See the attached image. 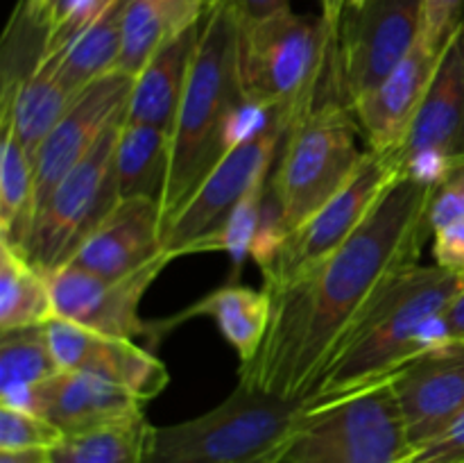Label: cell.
<instances>
[{
	"instance_id": "11",
	"label": "cell",
	"mask_w": 464,
	"mask_h": 463,
	"mask_svg": "<svg viewBox=\"0 0 464 463\" xmlns=\"http://www.w3.org/2000/svg\"><path fill=\"white\" fill-rule=\"evenodd\" d=\"M424 0H365L343 14L338 32V94L353 100L388 77L421 39Z\"/></svg>"
},
{
	"instance_id": "39",
	"label": "cell",
	"mask_w": 464,
	"mask_h": 463,
	"mask_svg": "<svg viewBox=\"0 0 464 463\" xmlns=\"http://www.w3.org/2000/svg\"><path fill=\"white\" fill-rule=\"evenodd\" d=\"M320 7L324 23L329 25V30L338 36L340 23H343L344 14V0H320Z\"/></svg>"
},
{
	"instance_id": "34",
	"label": "cell",
	"mask_w": 464,
	"mask_h": 463,
	"mask_svg": "<svg viewBox=\"0 0 464 463\" xmlns=\"http://www.w3.org/2000/svg\"><path fill=\"white\" fill-rule=\"evenodd\" d=\"M433 259L440 268L464 272V221L451 222L435 232Z\"/></svg>"
},
{
	"instance_id": "25",
	"label": "cell",
	"mask_w": 464,
	"mask_h": 463,
	"mask_svg": "<svg viewBox=\"0 0 464 463\" xmlns=\"http://www.w3.org/2000/svg\"><path fill=\"white\" fill-rule=\"evenodd\" d=\"M54 318L48 275L0 241V331L45 325Z\"/></svg>"
},
{
	"instance_id": "31",
	"label": "cell",
	"mask_w": 464,
	"mask_h": 463,
	"mask_svg": "<svg viewBox=\"0 0 464 463\" xmlns=\"http://www.w3.org/2000/svg\"><path fill=\"white\" fill-rule=\"evenodd\" d=\"M458 221H464V163L449 171L438 184H433L426 207V227L430 236Z\"/></svg>"
},
{
	"instance_id": "35",
	"label": "cell",
	"mask_w": 464,
	"mask_h": 463,
	"mask_svg": "<svg viewBox=\"0 0 464 463\" xmlns=\"http://www.w3.org/2000/svg\"><path fill=\"white\" fill-rule=\"evenodd\" d=\"M150 3L166 18L172 34H179L202 21L211 0H150Z\"/></svg>"
},
{
	"instance_id": "18",
	"label": "cell",
	"mask_w": 464,
	"mask_h": 463,
	"mask_svg": "<svg viewBox=\"0 0 464 463\" xmlns=\"http://www.w3.org/2000/svg\"><path fill=\"white\" fill-rule=\"evenodd\" d=\"M438 57L440 53L420 39L388 77L353 100L352 112L367 148L392 157L397 154L424 100Z\"/></svg>"
},
{
	"instance_id": "40",
	"label": "cell",
	"mask_w": 464,
	"mask_h": 463,
	"mask_svg": "<svg viewBox=\"0 0 464 463\" xmlns=\"http://www.w3.org/2000/svg\"><path fill=\"white\" fill-rule=\"evenodd\" d=\"M45 3H48V0H21L18 5H23V7L30 9V12H39Z\"/></svg>"
},
{
	"instance_id": "2",
	"label": "cell",
	"mask_w": 464,
	"mask_h": 463,
	"mask_svg": "<svg viewBox=\"0 0 464 463\" xmlns=\"http://www.w3.org/2000/svg\"><path fill=\"white\" fill-rule=\"evenodd\" d=\"M240 41L243 21L227 3L211 0L170 132V163L159 200L163 225L234 145L236 121L247 104L240 84Z\"/></svg>"
},
{
	"instance_id": "26",
	"label": "cell",
	"mask_w": 464,
	"mask_h": 463,
	"mask_svg": "<svg viewBox=\"0 0 464 463\" xmlns=\"http://www.w3.org/2000/svg\"><path fill=\"white\" fill-rule=\"evenodd\" d=\"M62 370L45 325L0 331V404L25 409L27 393Z\"/></svg>"
},
{
	"instance_id": "29",
	"label": "cell",
	"mask_w": 464,
	"mask_h": 463,
	"mask_svg": "<svg viewBox=\"0 0 464 463\" xmlns=\"http://www.w3.org/2000/svg\"><path fill=\"white\" fill-rule=\"evenodd\" d=\"M172 34L166 18L150 0H127L121 23V54L116 71L136 77Z\"/></svg>"
},
{
	"instance_id": "41",
	"label": "cell",
	"mask_w": 464,
	"mask_h": 463,
	"mask_svg": "<svg viewBox=\"0 0 464 463\" xmlns=\"http://www.w3.org/2000/svg\"><path fill=\"white\" fill-rule=\"evenodd\" d=\"M362 3H365V0H344V12H347V9L361 7Z\"/></svg>"
},
{
	"instance_id": "37",
	"label": "cell",
	"mask_w": 464,
	"mask_h": 463,
	"mask_svg": "<svg viewBox=\"0 0 464 463\" xmlns=\"http://www.w3.org/2000/svg\"><path fill=\"white\" fill-rule=\"evenodd\" d=\"M440 327H442V340H464V289L456 295L447 311L440 318Z\"/></svg>"
},
{
	"instance_id": "23",
	"label": "cell",
	"mask_w": 464,
	"mask_h": 463,
	"mask_svg": "<svg viewBox=\"0 0 464 463\" xmlns=\"http://www.w3.org/2000/svg\"><path fill=\"white\" fill-rule=\"evenodd\" d=\"M127 0H111L93 21L59 48L50 50L57 57V71L72 95L84 91L91 82L116 71L121 54V23Z\"/></svg>"
},
{
	"instance_id": "17",
	"label": "cell",
	"mask_w": 464,
	"mask_h": 463,
	"mask_svg": "<svg viewBox=\"0 0 464 463\" xmlns=\"http://www.w3.org/2000/svg\"><path fill=\"white\" fill-rule=\"evenodd\" d=\"M163 254V218L157 200L127 198L91 232L68 266L102 280H122Z\"/></svg>"
},
{
	"instance_id": "30",
	"label": "cell",
	"mask_w": 464,
	"mask_h": 463,
	"mask_svg": "<svg viewBox=\"0 0 464 463\" xmlns=\"http://www.w3.org/2000/svg\"><path fill=\"white\" fill-rule=\"evenodd\" d=\"M62 438V431L39 413L0 404V449H53Z\"/></svg>"
},
{
	"instance_id": "19",
	"label": "cell",
	"mask_w": 464,
	"mask_h": 463,
	"mask_svg": "<svg viewBox=\"0 0 464 463\" xmlns=\"http://www.w3.org/2000/svg\"><path fill=\"white\" fill-rule=\"evenodd\" d=\"M145 402L113 381L82 370H59L27 393L25 409L53 422L63 436L98 429L145 413Z\"/></svg>"
},
{
	"instance_id": "1",
	"label": "cell",
	"mask_w": 464,
	"mask_h": 463,
	"mask_svg": "<svg viewBox=\"0 0 464 463\" xmlns=\"http://www.w3.org/2000/svg\"><path fill=\"white\" fill-rule=\"evenodd\" d=\"M433 184L401 175L362 225L304 277L272 298L270 330L261 350L240 366L238 384L285 399H304L349 331L397 272L420 263Z\"/></svg>"
},
{
	"instance_id": "24",
	"label": "cell",
	"mask_w": 464,
	"mask_h": 463,
	"mask_svg": "<svg viewBox=\"0 0 464 463\" xmlns=\"http://www.w3.org/2000/svg\"><path fill=\"white\" fill-rule=\"evenodd\" d=\"M170 163V132L122 121L116 143V184L121 200H161Z\"/></svg>"
},
{
	"instance_id": "38",
	"label": "cell",
	"mask_w": 464,
	"mask_h": 463,
	"mask_svg": "<svg viewBox=\"0 0 464 463\" xmlns=\"http://www.w3.org/2000/svg\"><path fill=\"white\" fill-rule=\"evenodd\" d=\"M50 449H0V463H48Z\"/></svg>"
},
{
	"instance_id": "14",
	"label": "cell",
	"mask_w": 464,
	"mask_h": 463,
	"mask_svg": "<svg viewBox=\"0 0 464 463\" xmlns=\"http://www.w3.org/2000/svg\"><path fill=\"white\" fill-rule=\"evenodd\" d=\"M131 84L134 77L109 73L72 98L34 157V213L104 132L125 118Z\"/></svg>"
},
{
	"instance_id": "9",
	"label": "cell",
	"mask_w": 464,
	"mask_h": 463,
	"mask_svg": "<svg viewBox=\"0 0 464 463\" xmlns=\"http://www.w3.org/2000/svg\"><path fill=\"white\" fill-rule=\"evenodd\" d=\"M125 118L109 127L91 153L63 177L32 218L18 252L44 275L68 266L91 232L113 212L121 195L116 184V143Z\"/></svg>"
},
{
	"instance_id": "4",
	"label": "cell",
	"mask_w": 464,
	"mask_h": 463,
	"mask_svg": "<svg viewBox=\"0 0 464 463\" xmlns=\"http://www.w3.org/2000/svg\"><path fill=\"white\" fill-rule=\"evenodd\" d=\"M335 64L338 36L322 16H304L288 7L261 21L243 23L240 84L245 100L256 107L281 109L290 127L322 104L324 77H331L338 89Z\"/></svg>"
},
{
	"instance_id": "5",
	"label": "cell",
	"mask_w": 464,
	"mask_h": 463,
	"mask_svg": "<svg viewBox=\"0 0 464 463\" xmlns=\"http://www.w3.org/2000/svg\"><path fill=\"white\" fill-rule=\"evenodd\" d=\"M304 399L238 384L211 411L150 429L143 463H284Z\"/></svg>"
},
{
	"instance_id": "27",
	"label": "cell",
	"mask_w": 464,
	"mask_h": 463,
	"mask_svg": "<svg viewBox=\"0 0 464 463\" xmlns=\"http://www.w3.org/2000/svg\"><path fill=\"white\" fill-rule=\"evenodd\" d=\"M0 241L21 250L34 218V162L12 127L0 125Z\"/></svg>"
},
{
	"instance_id": "20",
	"label": "cell",
	"mask_w": 464,
	"mask_h": 463,
	"mask_svg": "<svg viewBox=\"0 0 464 463\" xmlns=\"http://www.w3.org/2000/svg\"><path fill=\"white\" fill-rule=\"evenodd\" d=\"M199 23L170 36L159 48V53L145 64L143 71L134 77L125 113L127 123L172 132L186 84H188L199 39Z\"/></svg>"
},
{
	"instance_id": "10",
	"label": "cell",
	"mask_w": 464,
	"mask_h": 463,
	"mask_svg": "<svg viewBox=\"0 0 464 463\" xmlns=\"http://www.w3.org/2000/svg\"><path fill=\"white\" fill-rule=\"evenodd\" d=\"M399 177L401 171L392 154H381L367 148L352 180L304 225L281 241L270 261L261 268L266 280L263 289H284L335 252L362 225L376 202Z\"/></svg>"
},
{
	"instance_id": "22",
	"label": "cell",
	"mask_w": 464,
	"mask_h": 463,
	"mask_svg": "<svg viewBox=\"0 0 464 463\" xmlns=\"http://www.w3.org/2000/svg\"><path fill=\"white\" fill-rule=\"evenodd\" d=\"M190 316L211 318L222 339L238 354L240 366H245L256 357L270 330L272 298L266 289L254 291L249 286L229 284L195 302L188 311L179 313L177 320Z\"/></svg>"
},
{
	"instance_id": "12",
	"label": "cell",
	"mask_w": 464,
	"mask_h": 463,
	"mask_svg": "<svg viewBox=\"0 0 464 463\" xmlns=\"http://www.w3.org/2000/svg\"><path fill=\"white\" fill-rule=\"evenodd\" d=\"M401 175L438 184L464 163V21L444 44L406 141L394 154Z\"/></svg>"
},
{
	"instance_id": "8",
	"label": "cell",
	"mask_w": 464,
	"mask_h": 463,
	"mask_svg": "<svg viewBox=\"0 0 464 463\" xmlns=\"http://www.w3.org/2000/svg\"><path fill=\"white\" fill-rule=\"evenodd\" d=\"M412 443L392 381L308 404L284 463H408Z\"/></svg>"
},
{
	"instance_id": "21",
	"label": "cell",
	"mask_w": 464,
	"mask_h": 463,
	"mask_svg": "<svg viewBox=\"0 0 464 463\" xmlns=\"http://www.w3.org/2000/svg\"><path fill=\"white\" fill-rule=\"evenodd\" d=\"M75 95L57 71V57L45 53L30 75L0 98V125L12 127L16 139L34 162L41 143L53 132Z\"/></svg>"
},
{
	"instance_id": "15",
	"label": "cell",
	"mask_w": 464,
	"mask_h": 463,
	"mask_svg": "<svg viewBox=\"0 0 464 463\" xmlns=\"http://www.w3.org/2000/svg\"><path fill=\"white\" fill-rule=\"evenodd\" d=\"M45 334L62 370H82L113 381L150 402L170 381L168 368L131 339L100 334L54 316L45 322Z\"/></svg>"
},
{
	"instance_id": "32",
	"label": "cell",
	"mask_w": 464,
	"mask_h": 463,
	"mask_svg": "<svg viewBox=\"0 0 464 463\" xmlns=\"http://www.w3.org/2000/svg\"><path fill=\"white\" fill-rule=\"evenodd\" d=\"M464 21V0H424V25L421 41L435 53H442L444 44Z\"/></svg>"
},
{
	"instance_id": "6",
	"label": "cell",
	"mask_w": 464,
	"mask_h": 463,
	"mask_svg": "<svg viewBox=\"0 0 464 463\" xmlns=\"http://www.w3.org/2000/svg\"><path fill=\"white\" fill-rule=\"evenodd\" d=\"M290 123L281 109L256 107L252 123L216 163L207 180L163 225V254L170 259L211 252L240 204L263 189L272 159L288 136Z\"/></svg>"
},
{
	"instance_id": "7",
	"label": "cell",
	"mask_w": 464,
	"mask_h": 463,
	"mask_svg": "<svg viewBox=\"0 0 464 463\" xmlns=\"http://www.w3.org/2000/svg\"><path fill=\"white\" fill-rule=\"evenodd\" d=\"M358 134L352 107L340 100L317 104L290 127L270 184L284 239L352 180L365 154Z\"/></svg>"
},
{
	"instance_id": "33",
	"label": "cell",
	"mask_w": 464,
	"mask_h": 463,
	"mask_svg": "<svg viewBox=\"0 0 464 463\" xmlns=\"http://www.w3.org/2000/svg\"><path fill=\"white\" fill-rule=\"evenodd\" d=\"M408 463H464V411L435 438L412 449Z\"/></svg>"
},
{
	"instance_id": "28",
	"label": "cell",
	"mask_w": 464,
	"mask_h": 463,
	"mask_svg": "<svg viewBox=\"0 0 464 463\" xmlns=\"http://www.w3.org/2000/svg\"><path fill=\"white\" fill-rule=\"evenodd\" d=\"M152 425L145 413L98 429L63 436L48 452V463H143Z\"/></svg>"
},
{
	"instance_id": "16",
	"label": "cell",
	"mask_w": 464,
	"mask_h": 463,
	"mask_svg": "<svg viewBox=\"0 0 464 463\" xmlns=\"http://www.w3.org/2000/svg\"><path fill=\"white\" fill-rule=\"evenodd\" d=\"M392 389L412 449L429 443L464 411V340L433 345L399 368Z\"/></svg>"
},
{
	"instance_id": "3",
	"label": "cell",
	"mask_w": 464,
	"mask_h": 463,
	"mask_svg": "<svg viewBox=\"0 0 464 463\" xmlns=\"http://www.w3.org/2000/svg\"><path fill=\"white\" fill-rule=\"evenodd\" d=\"M462 289L464 272L438 263H415L397 272L349 331L306 398V407L388 379L417 354L444 343L440 318Z\"/></svg>"
},
{
	"instance_id": "36",
	"label": "cell",
	"mask_w": 464,
	"mask_h": 463,
	"mask_svg": "<svg viewBox=\"0 0 464 463\" xmlns=\"http://www.w3.org/2000/svg\"><path fill=\"white\" fill-rule=\"evenodd\" d=\"M222 3L229 5L243 23L261 21V18L290 7V0H222Z\"/></svg>"
},
{
	"instance_id": "13",
	"label": "cell",
	"mask_w": 464,
	"mask_h": 463,
	"mask_svg": "<svg viewBox=\"0 0 464 463\" xmlns=\"http://www.w3.org/2000/svg\"><path fill=\"white\" fill-rule=\"evenodd\" d=\"M170 261L172 259L168 254H161L152 263L122 280H102L72 266L59 268L48 277L54 316L121 339L134 340L140 336L159 339L154 334L159 322L143 320L139 316V304L150 284Z\"/></svg>"
}]
</instances>
